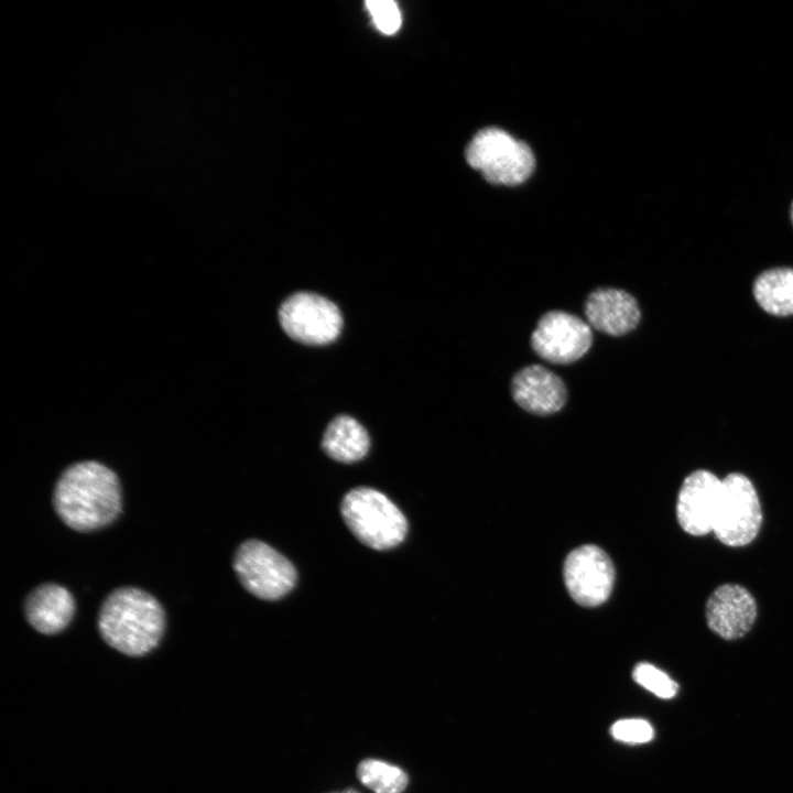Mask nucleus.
Listing matches in <instances>:
<instances>
[{
  "mask_svg": "<svg viewBox=\"0 0 793 793\" xmlns=\"http://www.w3.org/2000/svg\"><path fill=\"white\" fill-rule=\"evenodd\" d=\"M59 519L78 532H91L113 522L121 512V486L117 475L95 460L68 466L53 490Z\"/></svg>",
  "mask_w": 793,
  "mask_h": 793,
  "instance_id": "1",
  "label": "nucleus"
},
{
  "mask_svg": "<svg viewBox=\"0 0 793 793\" xmlns=\"http://www.w3.org/2000/svg\"><path fill=\"white\" fill-rule=\"evenodd\" d=\"M164 629L165 613L161 604L149 593L134 587L111 591L98 613L101 638L129 656H142L155 649Z\"/></svg>",
  "mask_w": 793,
  "mask_h": 793,
  "instance_id": "2",
  "label": "nucleus"
},
{
  "mask_svg": "<svg viewBox=\"0 0 793 793\" xmlns=\"http://www.w3.org/2000/svg\"><path fill=\"white\" fill-rule=\"evenodd\" d=\"M340 511L351 533L373 550L393 548L406 536L405 515L385 495L372 488L350 490L343 499Z\"/></svg>",
  "mask_w": 793,
  "mask_h": 793,
  "instance_id": "3",
  "label": "nucleus"
},
{
  "mask_svg": "<svg viewBox=\"0 0 793 793\" xmlns=\"http://www.w3.org/2000/svg\"><path fill=\"white\" fill-rule=\"evenodd\" d=\"M468 164L495 185H519L531 176L535 157L530 146L498 128L478 131L466 150Z\"/></svg>",
  "mask_w": 793,
  "mask_h": 793,
  "instance_id": "4",
  "label": "nucleus"
},
{
  "mask_svg": "<svg viewBox=\"0 0 793 793\" xmlns=\"http://www.w3.org/2000/svg\"><path fill=\"white\" fill-rule=\"evenodd\" d=\"M232 566L242 586L264 600L284 597L297 580L293 564L276 550L258 540H248L238 546Z\"/></svg>",
  "mask_w": 793,
  "mask_h": 793,
  "instance_id": "5",
  "label": "nucleus"
},
{
  "mask_svg": "<svg viewBox=\"0 0 793 793\" xmlns=\"http://www.w3.org/2000/svg\"><path fill=\"white\" fill-rule=\"evenodd\" d=\"M762 510L751 480L731 472L723 479V491L713 532L728 546H743L758 535Z\"/></svg>",
  "mask_w": 793,
  "mask_h": 793,
  "instance_id": "6",
  "label": "nucleus"
},
{
  "mask_svg": "<svg viewBox=\"0 0 793 793\" xmlns=\"http://www.w3.org/2000/svg\"><path fill=\"white\" fill-rule=\"evenodd\" d=\"M283 330L305 345H326L340 334L343 318L338 307L329 300L307 292L287 297L279 309Z\"/></svg>",
  "mask_w": 793,
  "mask_h": 793,
  "instance_id": "7",
  "label": "nucleus"
},
{
  "mask_svg": "<svg viewBox=\"0 0 793 793\" xmlns=\"http://www.w3.org/2000/svg\"><path fill=\"white\" fill-rule=\"evenodd\" d=\"M591 341L588 323L563 311L544 314L531 335V346L536 355L558 365L572 363L582 358Z\"/></svg>",
  "mask_w": 793,
  "mask_h": 793,
  "instance_id": "8",
  "label": "nucleus"
},
{
  "mask_svg": "<svg viewBox=\"0 0 793 793\" xmlns=\"http://www.w3.org/2000/svg\"><path fill=\"white\" fill-rule=\"evenodd\" d=\"M564 579L571 597L579 605L595 607L608 599L615 580L609 556L596 545H583L568 554Z\"/></svg>",
  "mask_w": 793,
  "mask_h": 793,
  "instance_id": "9",
  "label": "nucleus"
},
{
  "mask_svg": "<svg viewBox=\"0 0 793 793\" xmlns=\"http://www.w3.org/2000/svg\"><path fill=\"white\" fill-rule=\"evenodd\" d=\"M723 491V479L698 469L683 481L676 502V517L688 534L700 536L713 532Z\"/></svg>",
  "mask_w": 793,
  "mask_h": 793,
  "instance_id": "10",
  "label": "nucleus"
},
{
  "mask_svg": "<svg viewBox=\"0 0 793 793\" xmlns=\"http://www.w3.org/2000/svg\"><path fill=\"white\" fill-rule=\"evenodd\" d=\"M758 615L752 594L743 586L726 583L709 595L705 606L708 628L725 640H737L753 627Z\"/></svg>",
  "mask_w": 793,
  "mask_h": 793,
  "instance_id": "11",
  "label": "nucleus"
},
{
  "mask_svg": "<svg viewBox=\"0 0 793 793\" xmlns=\"http://www.w3.org/2000/svg\"><path fill=\"white\" fill-rule=\"evenodd\" d=\"M511 393L523 410L537 415L558 412L567 397L562 379L540 365L519 370L512 379Z\"/></svg>",
  "mask_w": 793,
  "mask_h": 793,
  "instance_id": "12",
  "label": "nucleus"
},
{
  "mask_svg": "<svg viewBox=\"0 0 793 793\" xmlns=\"http://www.w3.org/2000/svg\"><path fill=\"white\" fill-rule=\"evenodd\" d=\"M588 325L611 336L631 332L640 321L636 298L626 291L604 287L591 292L584 305Z\"/></svg>",
  "mask_w": 793,
  "mask_h": 793,
  "instance_id": "13",
  "label": "nucleus"
},
{
  "mask_svg": "<svg viewBox=\"0 0 793 793\" xmlns=\"http://www.w3.org/2000/svg\"><path fill=\"white\" fill-rule=\"evenodd\" d=\"M23 610L26 621L36 631L43 634H56L72 621L75 600L65 587L45 583L26 596Z\"/></svg>",
  "mask_w": 793,
  "mask_h": 793,
  "instance_id": "14",
  "label": "nucleus"
},
{
  "mask_svg": "<svg viewBox=\"0 0 793 793\" xmlns=\"http://www.w3.org/2000/svg\"><path fill=\"white\" fill-rule=\"evenodd\" d=\"M370 446L366 428L354 417L339 415L327 426L322 448L330 458L340 463H355L362 459Z\"/></svg>",
  "mask_w": 793,
  "mask_h": 793,
  "instance_id": "15",
  "label": "nucleus"
},
{
  "mask_svg": "<svg viewBox=\"0 0 793 793\" xmlns=\"http://www.w3.org/2000/svg\"><path fill=\"white\" fill-rule=\"evenodd\" d=\"M752 290L757 303L767 313L793 315V268H773L762 272Z\"/></svg>",
  "mask_w": 793,
  "mask_h": 793,
  "instance_id": "16",
  "label": "nucleus"
},
{
  "mask_svg": "<svg viewBox=\"0 0 793 793\" xmlns=\"http://www.w3.org/2000/svg\"><path fill=\"white\" fill-rule=\"evenodd\" d=\"M359 781L374 793H402L409 782L397 765L377 759H365L357 767Z\"/></svg>",
  "mask_w": 793,
  "mask_h": 793,
  "instance_id": "17",
  "label": "nucleus"
},
{
  "mask_svg": "<svg viewBox=\"0 0 793 793\" xmlns=\"http://www.w3.org/2000/svg\"><path fill=\"white\" fill-rule=\"evenodd\" d=\"M633 680L661 698L676 695L678 685L666 673L650 663H639L633 670Z\"/></svg>",
  "mask_w": 793,
  "mask_h": 793,
  "instance_id": "18",
  "label": "nucleus"
},
{
  "mask_svg": "<svg viewBox=\"0 0 793 793\" xmlns=\"http://www.w3.org/2000/svg\"><path fill=\"white\" fill-rule=\"evenodd\" d=\"M366 6L372 17L374 25L382 33L393 34L399 30L401 25V14L394 1L369 0L366 2Z\"/></svg>",
  "mask_w": 793,
  "mask_h": 793,
  "instance_id": "19",
  "label": "nucleus"
},
{
  "mask_svg": "<svg viewBox=\"0 0 793 793\" xmlns=\"http://www.w3.org/2000/svg\"><path fill=\"white\" fill-rule=\"evenodd\" d=\"M612 737L627 743H644L650 741L654 731L643 719L631 718L617 720L610 728Z\"/></svg>",
  "mask_w": 793,
  "mask_h": 793,
  "instance_id": "20",
  "label": "nucleus"
},
{
  "mask_svg": "<svg viewBox=\"0 0 793 793\" xmlns=\"http://www.w3.org/2000/svg\"><path fill=\"white\" fill-rule=\"evenodd\" d=\"M339 793H358V792H357L356 790H354V789H347V790H345V791H343V792H339Z\"/></svg>",
  "mask_w": 793,
  "mask_h": 793,
  "instance_id": "21",
  "label": "nucleus"
},
{
  "mask_svg": "<svg viewBox=\"0 0 793 793\" xmlns=\"http://www.w3.org/2000/svg\"><path fill=\"white\" fill-rule=\"evenodd\" d=\"M790 216H791V220H792V224H793V202H792V204H791Z\"/></svg>",
  "mask_w": 793,
  "mask_h": 793,
  "instance_id": "22",
  "label": "nucleus"
}]
</instances>
